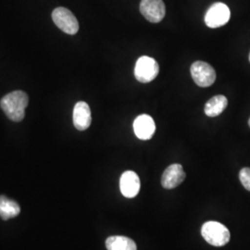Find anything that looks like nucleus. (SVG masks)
Listing matches in <instances>:
<instances>
[{
  "label": "nucleus",
  "mask_w": 250,
  "mask_h": 250,
  "mask_svg": "<svg viewBox=\"0 0 250 250\" xmlns=\"http://www.w3.org/2000/svg\"><path fill=\"white\" fill-rule=\"evenodd\" d=\"M29 99L23 91H14L6 95L0 101V107L12 122L19 123L25 116Z\"/></svg>",
  "instance_id": "nucleus-1"
},
{
  "label": "nucleus",
  "mask_w": 250,
  "mask_h": 250,
  "mask_svg": "<svg viewBox=\"0 0 250 250\" xmlns=\"http://www.w3.org/2000/svg\"><path fill=\"white\" fill-rule=\"evenodd\" d=\"M201 234L206 241L214 247H223L230 241L231 234L224 224L208 222L201 228Z\"/></svg>",
  "instance_id": "nucleus-2"
},
{
  "label": "nucleus",
  "mask_w": 250,
  "mask_h": 250,
  "mask_svg": "<svg viewBox=\"0 0 250 250\" xmlns=\"http://www.w3.org/2000/svg\"><path fill=\"white\" fill-rule=\"evenodd\" d=\"M159 71V64L153 58L143 56L136 62L134 67V76L140 83H146L158 76Z\"/></svg>",
  "instance_id": "nucleus-3"
},
{
  "label": "nucleus",
  "mask_w": 250,
  "mask_h": 250,
  "mask_svg": "<svg viewBox=\"0 0 250 250\" xmlns=\"http://www.w3.org/2000/svg\"><path fill=\"white\" fill-rule=\"evenodd\" d=\"M54 23L65 34L73 36L79 30V23L71 10L66 8H57L52 12Z\"/></svg>",
  "instance_id": "nucleus-4"
},
{
  "label": "nucleus",
  "mask_w": 250,
  "mask_h": 250,
  "mask_svg": "<svg viewBox=\"0 0 250 250\" xmlns=\"http://www.w3.org/2000/svg\"><path fill=\"white\" fill-rule=\"evenodd\" d=\"M231 17V12L227 5L221 2L214 3L208 9L205 15V22L209 28H219L225 25Z\"/></svg>",
  "instance_id": "nucleus-5"
},
{
  "label": "nucleus",
  "mask_w": 250,
  "mask_h": 250,
  "mask_svg": "<svg viewBox=\"0 0 250 250\" xmlns=\"http://www.w3.org/2000/svg\"><path fill=\"white\" fill-rule=\"evenodd\" d=\"M191 75L198 86L208 87L213 84L216 80L214 69L204 62H196L191 66Z\"/></svg>",
  "instance_id": "nucleus-6"
},
{
  "label": "nucleus",
  "mask_w": 250,
  "mask_h": 250,
  "mask_svg": "<svg viewBox=\"0 0 250 250\" xmlns=\"http://www.w3.org/2000/svg\"><path fill=\"white\" fill-rule=\"evenodd\" d=\"M140 12L148 21L158 23L164 18L166 8L162 0H142L140 3Z\"/></svg>",
  "instance_id": "nucleus-7"
},
{
  "label": "nucleus",
  "mask_w": 250,
  "mask_h": 250,
  "mask_svg": "<svg viewBox=\"0 0 250 250\" xmlns=\"http://www.w3.org/2000/svg\"><path fill=\"white\" fill-rule=\"evenodd\" d=\"M186 172L181 164H172L164 170L161 185L166 189H172L180 186L186 179Z\"/></svg>",
  "instance_id": "nucleus-8"
},
{
  "label": "nucleus",
  "mask_w": 250,
  "mask_h": 250,
  "mask_svg": "<svg viewBox=\"0 0 250 250\" xmlns=\"http://www.w3.org/2000/svg\"><path fill=\"white\" fill-rule=\"evenodd\" d=\"M120 188L125 197L133 198L136 197L140 191V179L134 171L127 170L121 176Z\"/></svg>",
  "instance_id": "nucleus-9"
},
{
  "label": "nucleus",
  "mask_w": 250,
  "mask_h": 250,
  "mask_svg": "<svg viewBox=\"0 0 250 250\" xmlns=\"http://www.w3.org/2000/svg\"><path fill=\"white\" fill-rule=\"evenodd\" d=\"M72 120L75 128L79 131H84L89 128L92 117L89 106L86 102L80 101L75 104L72 113Z\"/></svg>",
  "instance_id": "nucleus-10"
},
{
  "label": "nucleus",
  "mask_w": 250,
  "mask_h": 250,
  "mask_svg": "<svg viewBox=\"0 0 250 250\" xmlns=\"http://www.w3.org/2000/svg\"><path fill=\"white\" fill-rule=\"evenodd\" d=\"M134 134L139 139L148 140L155 134L156 125L151 117L142 114L134 120Z\"/></svg>",
  "instance_id": "nucleus-11"
},
{
  "label": "nucleus",
  "mask_w": 250,
  "mask_h": 250,
  "mask_svg": "<svg viewBox=\"0 0 250 250\" xmlns=\"http://www.w3.org/2000/svg\"><path fill=\"white\" fill-rule=\"evenodd\" d=\"M228 105V100L223 95L215 96L206 103L204 111L208 117L219 116L223 113Z\"/></svg>",
  "instance_id": "nucleus-12"
},
{
  "label": "nucleus",
  "mask_w": 250,
  "mask_h": 250,
  "mask_svg": "<svg viewBox=\"0 0 250 250\" xmlns=\"http://www.w3.org/2000/svg\"><path fill=\"white\" fill-rule=\"evenodd\" d=\"M20 212L21 208L17 202L5 196H0V217L4 221L18 216Z\"/></svg>",
  "instance_id": "nucleus-13"
},
{
  "label": "nucleus",
  "mask_w": 250,
  "mask_h": 250,
  "mask_svg": "<svg viewBox=\"0 0 250 250\" xmlns=\"http://www.w3.org/2000/svg\"><path fill=\"white\" fill-rule=\"evenodd\" d=\"M106 248L107 250H136V244L132 239L115 235L110 236L106 240Z\"/></svg>",
  "instance_id": "nucleus-14"
},
{
  "label": "nucleus",
  "mask_w": 250,
  "mask_h": 250,
  "mask_svg": "<svg viewBox=\"0 0 250 250\" xmlns=\"http://www.w3.org/2000/svg\"><path fill=\"white\" fill-rule=\"evenodd\" d=\"M239 179L243 187L250 191V168H243L239 172Z\"/></svg>",
  "instance_id": "nucleus-15"
},
{
  "label": "nucleus",
  "mask_w": 250,
  "mask_h": 250,
  "mask_svg": "<svg viewBox=\"0 0 250 250\" xmlns=\"http://www.w3.org/2000/svg\"><path fill=\"white\" fill-rule=\"evenodd\" d=\"M249 125H250V121H249Z\"/></svg>",
  "instance_id": "nucleus-16"
},
{
  "label": "nucleus",
  "mask_w": 250,
  "mask_h": 250,
  "mask_svg": "<svg viewBox=\"0 0 250 250\" xmlns=\"http://www.w3.org/2000/svg\"></svg>",
  "instance_id": "nucleus-17"
}]
</instances>
